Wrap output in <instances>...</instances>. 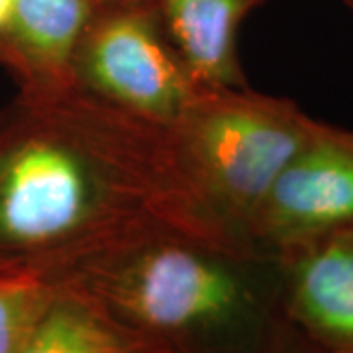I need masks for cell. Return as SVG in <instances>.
<instances>
[{
    "mask_svg": "<svg viewBox=\"0 0 353 353\" xmlns=\"http://www.w3.org/2000/svg\"><path fill=\"white\" fill-rule=\"evenodd\" d=\"M163 232L252 248L202 208L167 128L75 85L20 92L0 112V267L55 281L94 255Z\"/></svg>",
    "mask_w": 353,
    "mask_h": 353,
    "instance_id": "obj_1",
    "label": "cell"
},
{
    "mask_svg": "<svg viewBox=\"0 0 353 353\" xmlns=\"http://www.w3.org/2000/svg\"><path fill=\"white\" fill-rule=\"evenodd\" d=\"M167 353H281L277 255L163 232L75 265L53 281Z\"/></svg>",
    "mask_w": 353,
    "mask_h": 353,
    "instance_id": "obj_2",
    "label": "cell"
},
{
    "mask_svg": "<svg viewBox=\"0 0 353 353\" xmlns=\"http://www.w3.org/2000/svg\"><path fill=\"white\" fill-rule=\"evenodd\" d=\"M318 124L292 101L241 87L201 90L167 132L202 208L232 240L252 245L255 208Z\"/></svg>",
    "mask_w": 353,
    "mask_h": 353,
    "instance_id": "obj_3",
    "label": "cell"
},
{
    "mask_svg": "<svg viewBox=\"0 0 353 353\" xmlns=\"http://www.w3.org/2000/svg\"><path fill=\"white\" fill-rule=\"evenodd\" d=\"M73 81L90 97L161 128L173 126L202 90L150 0L94 6L73 57Z\"/></svg>",
    "mask_w": 353,
    "mask_h": 353,
    "instance_id": "obj_4",
    "label": "cell"
},
{
    "mask_svg": "<svg viewBox=\"0 0 353 353\" xmlns=\"http://www.w3.org/2000/svg\"><path fill=\"white\" fill-rule=\"evenodd\" d=\"M353 226V132L320 122L255 208L248 240L277 255Z\"/></svg>",
    "mask_w": 353,
    "mask_h": 353,
    "instance_id": "obj_5",
    "label": "cell"
},
{
    "mask_svg": "<svg viewBox=\"0 0 353 353\" xmlns=\"http://www.w3.org/2000/svg\"><path fill=\"white\" fill-rule=\"evenodd\" d=\"M289 324L326 353H353V226L281 257Z\"/></svg>",
    "mask_w": 353,
    "mask_h": 353,
    "instance_id": "obj_6",
    "label": "cell"
},
{
    "mask_svg": "<svg viewBox=\"0 0 353 353\" xmlns=\"http://www.w3.org/2000/svg\"><path fill=\"white\" fill-rule=\"evenodd\" d=\"M90 0H12L0 28V65L20 92L73 87V57L92 16Z\"/></svg>",
    "mask_w": 353,
    "mask_h": 353,
    "instance_id": "obj_7",
    "label": "cell"
},
{
    "mask_svg": "<svg viewBox=\"0 0 353 353\" xmlns=\"http://www.w3.org/2000/svg\"><path fill=\"white\" fill-rule=\"evenodd\" d=\"M169 43L202 90L241 88L236 36L261 0H150Z\"/></svg>",
    "mask_w": 353,
    "mask_h": 353,
    "instance_id": "obj_8",
    "label": "cell"
},
{
    "mask_svg": "<svg viewBox=\"0 0 353 353\" xmlns=\"http://www.w3.org/2000/svg\"><path fill=\"white\" fill-rule=\"evenodd\" d=\"M18 353H167L128 330L99 304L55 285V292Z\"/></svg>",
    "mask_w": 353,
    "mask_h": 353,
    "instance_id": "obj_9",
    "label": "cell"
},
{
    "mask_svg": "<svg viewBox=\"0 0 353 353\" xmlns=\"http://www.w3.org/2000/svg\"><path fill=\"white\" fill-rule=\"evenodd\" d=\"M55 292L36 271L0 267V353H18Z\"/></svg>",
    "mask_w": 353,
    "mask_h": 353,
    "instance_id": "obj_10",
    "label": "cell"
},
{
    "mask_svg": "<svg viewBox=\"0 0 353 353\" xmlns=\"http://www.w3.org/2000/svg\"><path fill=\"white\" fill-rule=\"evenodd\" d=\"M281 353H326V352H322L320 347H316L314 343H310V341L304 338L303 334H299V332L292 328V326H289V332H287V336H285Z\"/></svg>",
    "mask_w": 353,
    "mask_h": 353,
    "instance_id": "obj_11",
    "label": "cell"
},
{
    "mask_svg": "<svg viewBox=\"0 0 353 353\" xmlns=\"http://www.w3.org/2000/svg\"><path fill=\"white\" fill-rule=\"evenodd\" d=\"M10 8H12V0H0V28L6 22Z\"/></svg>",
    "mask_w": 353,
    "mask_h": 353,
    "instance_id": "obj_12",
    "label": "cell"
},
{
    "mask_svg": "<svg viewBox=\"0 0 353 353\" xmlns=\"http://www.w3.org/2000/svg\"><path fill=\"white\" fill-rule=\"evenodd\" d=\"M94 6H104V4H124V2H143V0H90Z\"/></svg>",
    "mask_w": 353,
    "mask_h": 353,
    "instance_id": "obj_13",
    "label": "cell"
},
{
    "mask_svg": "<svg viewBox=\"0 0 353 353\" xmlns=\"http://www.w3.org/2000/svg\"><path fill=\"white\" fill-rule=\"evenodd\" d=\"M343 2H347V4H350V6L353 8V0H343Z\"/></svg>",
    "mask_w": 353,
    "mask_h": 353,
    "instance_id": "obj_14",
    "label": "cell"
}]
</instances>
